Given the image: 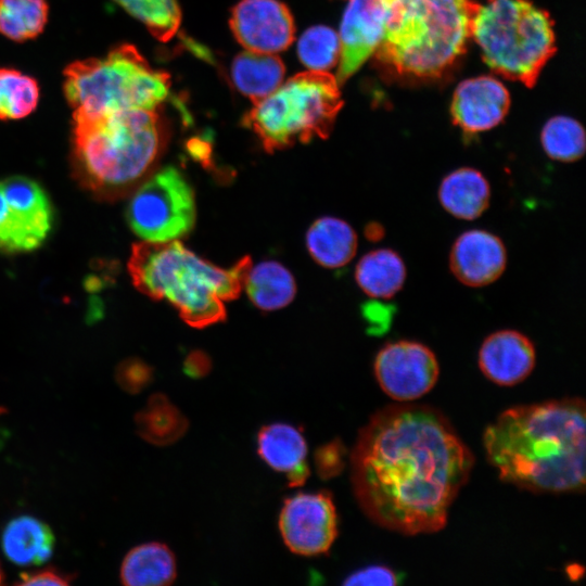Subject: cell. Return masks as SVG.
Here are the masks:
<instances>
[{"label": "cell", "mask_w": 586, "mask_h": 586, "mask_svg": "<svg viewBox=\"0 0 586 586\" xmlns=\"http://www.w3.org/2000/svg\"><path fill=\"white\" fill-rule=\"evenodd\" d=\"M380 387L397 402H411L435 385L440 366L434 353L415 341H396L384 345L373 364Z\"/></svg>", "instance_id": "12"}, {"label": "cell", "mask_w": 586, "mask_h": 586, "mask_svg": "<svg viewBox=\"0 0 586 586\" xmlns=\"http://www.w3.org/2000/svg\"><path fill=\"white\" fill-rule=\"evenodd\" d=\"M585 431V403L573 397L512 407L487 426L483 442L504 482L533 493H578Z\"/></svg>", "instance_id": "2"}, {"label": "cell", "mask_w": 586, "mask_h": 586, "mask_svg": "<svg viewBox=\"0 0 586 586\" xmlns=\"http://www.w3.org/2000/svg\"><path fill=\"white\" fill-rule=\"evenodd\" d=\"M279 528L292 552L326 553L337 536V514L331 494L297 493L286 498L280 511Z\"/></svg>", "instance_id": "11"}, {"label": "cell", "mask_w": 586, "mask_h": 586, "mask_svg": "<svg viewBox=\"0 0 586 586\" xmlns=\"http://www.w3.org/2000/svg\"><path fill=\"white\" fill-rule=\"evenodd\" d=\"M406 265L391 249L373 250L365 254L355 270L356 282L370 297L387 300L397 294L406 280Z\"/></svg>", "instance_id": "24"}, {"label": "cell", "mask_w": 586, "mask_h": 586, "mask_svg": "<svg viewBox=\"0 0 586 586\" xmlns=\"http://www.w3.org/2000/svg\"><path fill=\"white\" fill-rule=\"evenodd\" d=\"M48 20L46 0H0V34L15 41L35 38Z\"/></svg>", "instance_id": "27"}, {"label": "cell", "mask_w": 586, "mask_h": 586, "mask_svg": "<svg viewBox=\"0 0 586 586\" xmlns=\"http://www.w3.org/2000/svg\"><path fill=\"white\" fill-rule=\"evenodd\" d=\"M138 435L155 446L177 442L188 430L186 416L164 394L155 393L135 416Z\"/></svg>", "instance_id": "26"}, {"label": "cell", "mask_w": 586, "mask_h": 586, "mask_svg": "<svg viewBox=\"0 0 586 586\" xmlns=\"http://www.w3.org/2000/svg\"><path fill=\"white\" fill-rule=\"evenodd\" d=\"M510 106L506 87L491 76L461 81L453 95V122L467 135L489 130L502 122Z\"/></svg>", "instance_id": "15"}, {"label": "cell", "mask_w": 586, "mask_h": 586, "mask_svg": "<svg viewBox=\"0 0 586 586\" xmlns=\"http://www.w3.org/2000/svg\"><path fill=\"white\" fill-rule=\"evenodd\" d=\"M73 581V575L66 574L56 568H44L42 570L24 572L20 575L17 585H68Z\"/></svg>", "instance_id": "35"}, {"label": "cell", "mask_w": 586, "mask_h": 586, "mask_svg": "<svg viewBox=\"0 0 586 586\" xmlns=\"http://www.w3.org/2000/svg\"><path fill=\"white\" fill-rule=\"evenodd\" d=\"M211 361L203 353H192L186 360L184 371L191 378H202L208 373Z\"/></svg>", "instance_id": "36"}, {"label": "cell", "mask_w": 586, "mask_h": 586, "mask_svg": "<svg viewBox=\"0 0 586 586\" xmlns=\"http://www.w3.org/2000/svg\"><path fill=\"white\" fill-rule=\"evenodd\" d=\"M384 228L378 222H371L366 228L368 240L378 241L384 235Z\"/></svg>", "instance_id": "37"}, {"label": "cell", "mask_w": 586, "mask_h": 586, "mask_svg": "<svg viewBox=\"0 0 586 586\" xmlns=\"http://www.w3.org/2000/svg\"><path fill=\"white\" fill-rule=\"evenodd\" d=\"M252 262L220 268L180 241H143L132 246L128 270L135 286L154 300H166L191 327L204 328L226 318L225 302L244 288Z\"/></svg>", "instance_id": "3"}, {"label": "cell", "mask_w": 586, "mask_h": 586, "mask_svg": "<svg viewBox=\"0 0 586 586\" xmlns=\"http://www.w3.org/2000/svg\"><path fill=\"white\" fill-rule=\"evenodd\" d=\"M398 576L396 573L384 565H370L355 571L343 582L344 585L360 586H392L396 585Z\"/></svg>", "instance_id": "34"}, {"label": "cell", "mask_w": 586, "mask_h": 586, "mask_svg": "<svg viewBox=\"0 0 586 586\" xmlns=\"http://www.w3.org/2000/svg\"><path fill=\"white\" fill-rule=\"evenodd\" d=\"M257 453L271 469L285 473L292 487L303 485L309 476L307 444L302 432L292 424L264 425L257 434Z\"/></svg>", "instance_id": "18"}, {"label": "cell", "mask_w": 586, "mask_h": 586, "mask_svg": "<svg viewBox=\"0 0 586 586\" xmlns=\"http://www.w3.org/2000/svg\"><path fill=\"white\" fill-rule=\"evenodd\" d=\"M536 353L532 341L515 330L489 334L479 351V366L492 382L511 386L528 377L535 366Z\"/></svg>", "instance_id": "17"}, {"label": "cell", "mask_w": 586, "mask_h": 586, "mask_svg": "<svg viewBox=\"0 0 586 586\" xmlns=\"http://www.w3.org/2000/svg\"><path fill=\"white\" fill-rule=\"evenodd\" d=\"M540 141L545 153L553 161L575 162L586 150L583 126L572 117L555 116L544 125Z\"/></svg>", "instance_id": "28"}, {"label": "cell", "mask_w": 586, "mask_h": 586, "mask_svg": "<svg viewBox=\"0 0 586 586\" xmlns=\"http://www.w3.org/2000/svg\"><path fill=\"white\" fill-rule=\"evenodd\" d=\"M127 220L144 241L178 240L194 226V192L178 169L165 167L136 190L127 207Z\"/></svg>", "instance_id": "9"}, {"label": "cell", "mask_w": 586, "mask_h": 586, "mask_svg": "<svg viewBox=\"0 0 586 586\" xmlns=\"http://www.w3.org/2000/svg\"><path fill=\"white\" fill-rule=\"evenodd\" d=\"M471 37L495 73L533 87L556 52L553 22L528 0H486L473 16Z\"/></svg>", "instance_id": "6"}, {"label": "cell", "mask_w": 586, "mask_h": 586, "mask_svg": "<svg viewBox=\"0 0 586 586\" xmlns=\"http://www.w3.org/2000/svg\"><path fill=\"white\" fill-rule=\"evenodd\" d=\"M64 90L73 112L155 109L169 93V75L153 68L131 44L103 58L76 61L65 69Z\"/></svg>", "instance_id": "7"}, {"label": "cell", "mask_w": 586, "mask_h": 586, "mask_svg": "<svg viewBox=\"0 0 586 586\" xmlns=\"http://www.w3.org/2000/svg\"><path fill=\"white\" fill-rule=\"evenodd\" d=\"M244 288L253 304L263 310L286 306L296 293L292 273L275 260L251 266L244 280Z\"/></svg>", "instance_id": "25"}, {"label": "cell", "mask_w": 586, "mask_h": 586, "mask_svg": "<svg viewBox=\"0 0 586 586\" xmlns=\"http://www.w3.org/2000/svg\"><path fill=\"white\" fill-rule=\"evenodd\" d=\"M341 42L330 27L318 25L308 28L300 38L297 54L309 71L326 72L339 63Z\"/></svg>", "instance_id": "31"}, {"label": "cell", "mask_w": 586, "mask_h": 586, "mask_svg": "<svg viewBox=\"0 0 586 586\" xmlns=\"http://www.w3.org/2000/svg\"><path fill=\"white\" fill-rule=\"evenodd\" d=\"M383 0H348L339 36V85L344 84L375 52L383 33Z\"/></svg>", "instance_id": "14"}, {"label": "cell", "mask_w": 586, "mask_h": 586, "mask_svg": "<svg viewBox=\"0 0 586 586\" xmlns=\"http://www.w3.org/2000/svg\"><path fill=\"white\" fill-rule=\"evenodd\" d=\"M177 576L176 558L165 544L151 542L138 545L125 556L119 577L127 586H163Z\"/></svg>", "instance_id": "22"}, {"label": "cell", "mask_w": 586, "mask_h": 586, "mask_svg": "<svg viewBox=\"0 0 586 586\" xmlns=\"http://www.w3.org/2000/svg\"><path fill=\"white\" fill-rule=\"evenodd\" d=\"M5 412V408L0 406V415H3Z\"/></svg>", "instance_id": "38"}, {"label": "cell", "mask_w": 586, "mask_h": 586, "mask_svg": "<svg viewBox=\"0 0 586 586\" xmlns=\"http://www.w3.org/2000/svg\"><path fill=\"white\" fill-rule=\"evenodd\" d=\"M115 378L123 391L129 394H138L152 382L153 372L143 361L128 359L117 367Z\"/></svg>", "instance_id": "32"}, {"label": "cell", "mask_w": 586, "mask_h": 586, "mask_svg": "<svg viewBox=\"0 0 586 586\" xmlns=\"http://www.w3.org/2000/svg\"><path fill=\"white\" fill-rule=\"evenodd\" d=\"M474 457L447 418L428 405H391L359 431L351 455L353 492L375 524L404 535L447 522Z\"/></svg>", "instance_id": "1"}, {"label": "cell", "mask_w": 586, "mask_h": 586, "mask_svg": "<svg viewBox=\"0 0 586 586\" xmlns=\"http://www.w3.org/2000/svg\"><path fill=\"white\" fill-rule=\"evenodd\" d=\"M39 87L30 76L0 68V118L17 119L29 115L37 106Z\"/></svg>", "instance_id": "29"}, {"label": "cell", "mask_w": 586, "mask_h": 586, "mask_svg": "<svg viewBox=\"0 0 586 586\" xmlns=\"http://www.w3.org/2000/svg\"><path fill=\"white\" fill-rule=\"evenodd\" d=\"M443 208L454 217L473 220L488 207L491 186L485 176L472 167H461L446 175L438 187Z\"/></svg>", "instance_id": "19"}, {"label": "cell", "mask_w": 586, "mask_h": 586, "mask_svg": "<svg viewBox=\"0 0 586 586\" xmlns=\"http://www.w3.org/2000/svg\"><path fill=\"white\" fill-rule=\"evenodd\" d=\"M2 579H3V575H2V572H1V568H0V584L2 583Z\"/></svg>", "instance_id": "39"}, {"label": "cell", "mask_w": 586, "mask_h": 586, "mask_svg": "<svg viewBox=\"0 0 586 586\" xmlns=\"http://www.w3.org/2000/svg\"><path fill=\"white\" fill-rule=\"evenodd\" d=\"M52 225L44 191L25 177L0 181V249L24 252L38 247Z\"/></svg>", "instance_id": "10"}, {"label": "cell", "mask_w": 586, "mask_h": 586, "mask_svg": "<svg viewBox=\"0 0 586 586\" xmlns=\"http://www.w3.org/2000/svg\"><path fill=\"white\" fill-rule=\"evenodd\" d=\"M284 73L285 67L280 58L251 50L239 53L230 69L233 86L254 104L282 84Z\"/></svg>", "instance_id": "21"}, {"label": "cell", "mask_w": 586, "mask_h": 586, "mask_svg": "<svg viewBox=\"0 0 586 586\" xmlns=\"http://www.w3.org/2000/svg\"><path fill=\"white\" fill-rule=\"evenodd\" d=\"M306 244L310 256L321 266L339 268L356 254L357 235L346 221L336 217H321L308 229Z\"/></svg>", "instance_id": "23"}, {"label": "cell", "mask_w": 586, "mask_h": 586, "mask_svg": "<svg viewBox=\"0 0 586 586\" xmlns=\"http://www.w3.org/2000/svg\"><path fill=\"white\" fill-rule=\"evenodd\" d=\"M507 251L496 234L471 229L462 232L449 252V268L464 285L480 288L495 282L505 271Z\"/></svg>", "instance_id": "16"}, {"label": "cell", "mask_w": 586, "mask_h": 586, "mask_svg": "<svg viewBox=\"0 0 586 586\" xmlns=\"http://www.w3.org/2000/svg\"><path fill=\"white\" fill-rule=\"evenodd\" d=\"M343 105L335 77L326 72L296 74L255 103L243 118L268 152L314 137L327 138Z\"/></svg>", "instance_id": "8"}, {"label": "cell", "mask_w": 586, "mask_h": 586, "mask_svg": "<svg viewBox=\"0 0 586 586\" xmlns=\"http://www.w3.org/2000/svg\"><path fill=\"white\" fill-rule=\"evenodd\" d=\"M230 27L246 50L277 53L294 40V20L286 5L278 0H241L233 7Z\"/></svg>", "instance_id": "13"}, {"label": "cell", "mask_w": 586, "mask_h": 586, "mask_svg": "<svg viewBox=\"0 0 586 586\" xmlns=\"http://www.w3.org/2000/svg\"><path fill=\"white\" fill-rule=\"evenodd\" d=\"M128 13L142 22L161 41L171 39L181 23L177 0H115Z\"/></svg>", "instance_id": "30"}, {"label": "cell", "mask_w": 586, "mask_h": 586, "mask_svg": "<svg viewBox=\"0 0 586 586\" xmlns=\"http://www.w3.org/2000/svg\"><path fill=\"white\" fill-rule=\"evenodd\" d=\"M73 119L82 181L100 194L132 187L161 151L163 132L155 111L73 112Z\"/></svg>", "instance_id": "5"}, {"label": "cell", "mask_w": 586, "mask_h": 586, "mask_svg": "<svg viewBox=\"0 0 586 586\" xmlns=\"http://www.w3.org/2000/svg\"><path fill=\"white\" fill-rule=\"evenodd\" d=\"M55 537L48 524L31 515L12 519L1 535L7 558L17 565H39L51 558Z\"/></svg>", "instance_id": "20"}, {"label": "cell", "mask_w": 586, "mask_h": 586, "mask_svg": "<svg viewBox=\"0 0 586 586\" xmlns=\"http://www.w3.org/2000/svg\"><path fill=\"white\" fill-rule=\"evenodd\" d=\"M377 61L388 71L437 79L466 52L479 3L474 0H383Z\"/></svg>", "instance_id": "4"}, {"label": "cell", "mask_w": 586, "mask_h": 586, "mask_svg": "<svg viewBox=\"0 0 586 586\" xmlns=\"http://www.w3.org/2000/svg\"><path fill=\"white\" fill-rule=\"evenodd\" d=\"M343 446L332 441L318 447L315 451V464L321 479H330L340 473L343 467Z\"/></svg>", "instance_id": "33"}]
</instances>
